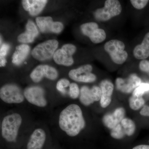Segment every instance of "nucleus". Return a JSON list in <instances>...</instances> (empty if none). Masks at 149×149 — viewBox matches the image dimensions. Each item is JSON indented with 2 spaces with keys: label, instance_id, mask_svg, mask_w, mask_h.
Wrapping results in <instances>:
<instances>
[{
  "label": "nucleus",
  "instance_id": "nucleus-1",
  "mask_svg": "<svg viewBox=\"0 0 149 149\" xmlns=\"http://www.w3.org/2000/svg\"><path fill=\"white\" fill-rule=\"evenodd\" d=\"M59 125L70 137L77 136L85 128V120L80 107L72 104L62 111L59 117Z\"/></svg>",
  "mask_w": 149,
  "mask_h": 149
},
{
  "label": "nucleus",
  "instance_id": "nucleus-2",
  "mask_svg": "<svg viewBox=\"0 0 149 149\" xmlns=\"http://www.w3.org/2000/svg\"><path fill=\"white\" fill-rule=\"evenodd\" d=\"M22 123V118L19 113H13L5 116L1 123L3 138L10 143L15 142Z\"/></svg>",
  "mask_w": 149,
  "mask_h": 149
},
{
  "label": "nucleus",
  "instance_id": "nucleus-3",
  "mask_svg": "<svg viewBox=\"0 0 149 149\" xmlns=\"http://www.w3.org/2000/svg\"><path fill=\"white\" fill-rule=\"evenodd\" d=\"M104 48L106 52L109 54L112 60L116 64H122L128 58V54L124 50L125 45L120 40H110L105 43Z\"/></svg>",
  "mask_w": 149,
  "mask_h": 149
},
{
  "label": "nucleus",
  "instance_id": "nucleus-4",
  "mask_svg": "<svg viewBox=\"0 0 149 149\" xmlns=\"http://www.w3.org/2000/svg\"><path fill=\"white\" fill-rule=\"evenodd\" d=\"M122 7L117 0H107L102 8L98 9L95 12V17L100 21H106L120 15Z\"/></svg>",
  "mask_w": 149,
  "mask_h": 149
},
{
  "label": "nucleus",
  "instance_id": "nucleus-5",
  "mask_svg": "<svg viewBox=\"0 0 149 149\" xmlns=\"http://www.w3.org/2000/svg\"><path fill=\"white\" fill-rule=\"evenodd\" d=\"M24 97L21 89L13 84L4 85L0 90V97L6 103H21L24 101Z\"/></svg>",
  "mask_w": 149,
  "mask_h": 149
},
{
  "label": "nucleus",
  "instance_id": "nucleus-6",
  "mask_svg": "<svg viewBox=\"0 0 149 149\" xmlns=\"http://www.w3.org/2000/svg\"><path fill=\"white\" fill-rule=\"evenodd\" d=\"M58 42L55 40L44 42L33 49L32 55L34 58L41 61L50 58L58 47Z\"/></svg>",
  "mask_w": 149,
  "mask_h": 149
},
{
  "label": "nucleus",
  "instance_id": "nucleus-7",
  "mask_svg": "<svg viewBox=\"0 0 149 149\" xmlns=\"http://www.w3.org/2000/svg\"><path fill=\"white\" fill-rule=\"evenodd\" d=\"M92 70L93 67L91 65H85L77 69L70 70L69 76L72 80L77 82L93 83L95 81L97 77L91 72Z\"/></svg>",
  "mask_w": 149,
  "mask_h": 149
},
{
  "label": "nucleus",
  "instance_id": "nucleus-8",
  "mask_svg": "<svg viewBox=\"0 0 149 149\" xmlns=\"http://www.w3.org/2000/svg\"><path fill=\"white\" fill-rule=\"evenodd\" d=\"M24 95L27 101L37 107H44L47 102L45 97V91L38 86H32L25 89Z\"/></svg>",
  "mask_w": 149,
  "mask_h": 149
},
{
  "label": "nucleus",
  "instance_id": "nucleus-9",
  "mask_svg": "<svg viewBox=\"0 0 149 149\" xmlns=\"http://www.w3.org/2000/svg\"><path fill=\"white\" fill-rule=\"evenodd\" d=\"M80 97L81 103L85 106L90 105L94 102L98 101L101 98V90L100 87L94 86L91 89L84 86L80 89Z\"/></svg>",
  "mask_w": 149,
  "mask_h": 149
},
{
  "label": "nucleus",
  "instance_id": "nucleus-10",
  "mask_svg": "<svg viewBox=\"0 0 149 149\" xmlns=\"http://www.w3.org/2000/svg\"><path fill=\"white\" fill-rule=\"evenodd\" d=\"M58 76V73L55 68L47 65H38L30 74L31 79L35 83L40 82L44 77L54 80Z\"/></svg>",
  "mask_w": 149,
  "mask_h": 149
},
{
  "label": "nucleus",
  "instance_id": "nucleus-11",
  "mask_svg": "<svg viewBox=\"0 0 149 149\" xmlns=\"http://www.w3.org/2000/svg\"><path fill=\"white\" fill-rule=\"evenodd\" d=\"M36 21L40 31L43 33H58L63 29L62 23L58 22H54L50 17H39L36 18Z\"/></svg>",
  "mask_w": 149,
  "mask_h": 149
},
{
  "label": "nucleus",
  "instance_id": "nucleus-12",
  "mask_svg": "<svg viewBox=\"0 0 149 149\" xmlns=\"http://www.w3.org/2000/svg\"><path fill=\"white\" fill-rule=\"evenodd\" d=\"M116 88L122 93H131L141 83V80L136 74H131L125 79L118 78L116 80Z\"/></svg>",
  "mask_w": 149,
  "mask_h": 149
},
{
  "label": "nucleus",
  "instance_id": "nucleus-13",
  "mask_svg": "<svg viewBox=\"0 0 149 149\" xmlns=\"http://www.w3.org/2000/svg\"><path fill=\"white\" fill-rule=\"evenodd\" d=\"M125 114V109L123 108H118L112 113L104 115L103 118V122L107 127L112 129L121 122Z\"/></svg>",
  "mask_w": 149,
  "mask_h": 149
},
{
  "label": "nucleus",
  "instance_id": "nucleus-14",
  "mask_svg": "<svg viewBox=\"0 0 149 149\" xmlns=\"http://www.w3.org/2000/svg\"><path fill=\"white\" fill-rule=\"evenodd\" d=\"M45 132L41 128L34 130L30 136L27 146V149H42L45 143Z\"/></svg>",
  "mask_w": 149,
  "mask_h": 149
},
{
  "label": "nucleus",
  "instance_id": "nucleus-15",
  "mask_svg": "<svg viewBox=\"0 0 149 149\" xmlns=\"http://www.w3.org/2000/svg\"><path fill=\"white\" fill-rule=\"evenodd\" d=\"M101 90V106L102 108L108 106L111 101V96L113 91V85L108 80H102L100 85Z\"/></svg>",
  "mask_w": 149,
  "mask_h": 149
},
{
  "label": "nucleus",
  "instance_id": "nucleus-16",
  "mask_svg": "<svg viewBox=\"0 0 149 149\" xmlns=\"http://www.w3.org/2000/svg\"><path fill=\"white\" fill-rule=\"evenodd\" d=\"M47 2V1L45 0H24L22 1V4L25 10L32 16H35L42 10Z\"/></svg>",
  "mask_w": 149,
  "mask_h": 149
},
{
  "label": "nucleus",
  "instance_id": "nucleus-17",
  "mask_svg": "<svg viewBox=\"0 0 149 149\" xmlns=\"http://www.w3.org/2000/svg\"><path fill=\"white\" fill-rule=\"evenodd\" d=\"M133 55L137 59L144 60L149 57V32L144 37L141 45L135 47L133 51Z\"/></svg>",
  "mask_w": 149,
  "mask_h": 149
},
{
  "label": "nucleus",
  "instance_id": "nucleus-18",
  "mask_svg": "<svg viewBox=\"0 0 149 149\" xmlns=\"http://www.w3.org/2000/svg\"><path fill=\"white\" fill-rule=\"evenodd\" d=\"M25 32L18 36L17 40L22 43H31L38 35V30L34 23L31 21L27 22Z\"/></svg>",
  "mask_w": 149,
  "mask_h": 149
},
{
  "label": "nucleus",
  "instance_id": "nucleus-19",
  "mask_svg": "<svg viewBox=\"0 0 149 149\" xmlns=\"http://www.w3.org/2000/svg\"><path fill=\"white\" fill-rule=\"evenodd\" d=\"M30 48L26 45L17 46L13 56L12 62L14 64L19 65L22 62L29 54Z\"/></svg>",
  "mask_w": 149,
  "mask_h": 149
},
{
  "label": "nucleus",
  "instance_id": "nucleus-20",
  "mask_svg": "<svg viewBox=\"0 0 149 149\" xmlns=\"http://www.w3.org/2000/svg\"><path fill=\"white\" fill-rule=\"evenodd\" d=\"M54 59L57 64L67 66L72 65L74 62L72 56L63 52L61 49H58L55 53Z\"/></svg>",
  "mask_w": 149,
  "mask_h": 149
},
{
  "label": "nucleus",
  "instance_id": "nucleus-21",
  "mask_svg": "<svg viewBox=\"0 0 149 149\" xmlns=\"http://www.w3.org/2000/svg\"><path fill=\"white\" fill-rule=\"evenodd\" d=\"M120 124L125 135L130 136L133 135L136 130V125L133 120L129 118H123Z\"/></svg>",
  "mask_w": 149,
  "mask_h": 149
},
{
  "label": "nucleus",
  "instance_id": "nucleus-22",
  "mask_svg": "<svg viewBox=\"0 0 149 149\" xmlns=\"http://www.w3.org/2000/svg\"><path fill=\"white\" fill-rule=\"evenodd\" d=\"M89 38L93 43L99 44L105 40L106 33L104 29L98 28L93 32Z\"/></svg>",
  "mask_w": 149,
  "mask_h": 149
},
{
  "label": "nucleus",
  "instance_id": "nucleus-23",
  "mask_svg": "<svg viewBox=\"0 0 149 149\" xmlns=\"http://www.w3.org/2000/svg\"><path fill=\"white\" fill-rule=\"evenodd\" d=\"M145 104V100L142 96L132 95L129 99V105L131 109L138 110L141 108Z\"/></svg>",
  "mask_w": 149,
  "mask_h": 149
},
{
  "label": "nucleus",
  "instance_id": "nucleus-24",
  "mask_svg": "<svg viewBox=\"0 0 149 149\" xmlns=\"http://www.w3.org/2000/svg\"><path fill=\"white\" fill-rule=\"evenodd\" d=\"M99 28L98 25L95 22H90L81 25L80 29L82 33L88 37L91 36L92 32Z\"/></svg>",
  "mask_w": 149,
  "mask_h": 149
},
{
  "label": "nucleus",
  "instance_id": "nucleus-25",
  "mask_svg": "<svg viewBox=\"0 0 149 149\" xmlns=\"http://www.w3.org/2000/svg\"><path fill=\"white\" fill-rule=\"evenodd\" d=\"M124 130L120 123L116 125L115 128L111 129V136L112 138L116 139H123L125 136Z\"/></svg>",
  "mask_w": 149,
  "mask_h": 149
},
{
  "label": "nucleus",
  "instance_id": "nucleus-26",
  "mask_svg": "<svg viewBox=\"0 0 149 149\" xmlns=\"http://www.w3.org/2000/svg\"><path fill=\"white\" fill-rule=\"evenodd\" d=\"M149 91V83H141L134 90L133 95L137 96H143L145 93Z\"/></svg>",
  "mask_w": 149,
  "mask_h": 149
},
{
  "label": "nucleus",
  "instance_id": "nucleus-27",
  "mask_svg": "<svg viewBox=\"0 0 149 149\" xmlns=\"http://www.w3.org/2000/svg\"><path fill=\"white\" fill-rule=\"evenodd\" d=\"M70 84L69 80L63 78L61 79L58 82L56 85V88L58 91L63 94H65L66 93L65 88L70 86Z\"/></svg>",
  "mask_w": 149,
  "mask_h": 149
},
{
  "label": "nucleus",
  "instance_id": "nucleus-28",
  "mask_svg": "<svg viewBox=\"0 0 149 149\" xmlns=\"http://www.w3.org/2000/svg\"><path fill=\"white\" fill-rule=\"evenodd\" d=\"M70 96L72 99H76L80 94V90L77 84L72 83L70 85Z\"/></svg>",
  "mask_w": 149,
  "mask_h": 149
},
{
  "label": "nucleus",
  "instance_id": "nucleus-29",
  "mask_svg": "<svg viewBox=\"0 0 149 149\" xmlns=\"http://www.w3.org/2000/svg\"><path fill=\"white\" fill-rule=\"evenodd\" d=\"M132 6L137 9H142L147 5L149 1L148 0H131Z\"/></svg>",
  "mask_w": 149,
  "mask_h": 149
},
{
  "label": "nucleus",
  "instance_id": "nucleus-30",
  "mask_svg": "<svg viewBox=\"0 0 149 149\" xmlns=\"http://www.w3.org/2000/svg\"><path fill=\"white\" fill-rule=\"evenodd\" d=\"M61 49L69 55L72 56L76 52V48L73 45L71 44H67L64 45L62 47Z\"/></svg>",
  "mask_w": 149,
  "mask_h": 149
},
{
  "label": "nucleus",
  "instance_id": "nucleus-31",
  "mask_svg": "<svg viewBox=\"0 0 149 149\" xmlns=\"http://www.w3.org/2000/svg\"><path fill=\"white\" fill-rule=\"evenodd\" d=\"M139 68L143 72L149 74V61L146 59L141 61L139 64Z\"/></svg>",
  "mask_w": 149,
  "mask_h": 149
},
{
  "label": "nucleus",
  "instance_id": "nucleus-32",
  "mask_svg": "<svg viewBox=\"0 0 149 149\" xmlns=\"http://www.w3.org/2000/svg\"><path fill=\"white\" fill-rule=\"evenodd\" d=\"M9 49V46L6 44H4L1 47L0 49V57H4L6 55Z\"/></svg>",
  "mask_w": 149,
  "mask_h": 149
},
{
  "label": "nucleus",
  "instance_id": "nucleus-33",
  "mask_svg": "<svg viewBox=\"0 0 149 149\" xmlns=\"http://www.w3.org/2000/svg\"><path fill=\"white\" fill-rule=\"evenodd\" d=\"M140 114L143 116H149V106L145 105L140 111Z\"/></svg>",
  "mask_w": 149,
  "mask_h": 149
},
{
  "label": "nucleus",
  "instance_id": "nucleus-34",
  "mask_svg": "<svg viewBox=\"0 0 149 149\" xmlns=\"http://www.w3.org/2000/svg\"><path fill=\"white\" fill-rule=\"evenodd\" d=\"M133 149H149V146L145 145H139L134 147Z\"/></svg>",
  "mask_w": 149,
  "mask_h": 149
},
{
  "label": "nucleus",
  "instance_id": "nucleus-35",
  "mask_svg": "<svg viewBox=\"0 0 149 149\" xmlns=\"http://www.w3.org/2000/svg\"><path fill=\"white\" fill-rule=\"evenodd\" d=\"M6 62V60L4 57H0V66L1 67L5 66Z\"/></svg>",
  "mask_w": 149,
  "mask_h": 149
},
{
  "label": "nucleus",
  "instance_id": "nucleus-36",
  "mask_svg": "<svg viewBox=\"0 0 149 149\" xmlns=\"http://www.w3.org/2000/svg\"></svg>",
  "mask_w": 149,
  "mask_h": 149
}]
</instances>
